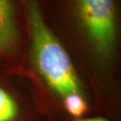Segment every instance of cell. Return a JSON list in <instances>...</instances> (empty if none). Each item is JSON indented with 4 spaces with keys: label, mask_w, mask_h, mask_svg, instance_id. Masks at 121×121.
<instances>
[{
    "label": "cell",
    "mask_w": 121,
    "mask_h": 121,
    "mask_svg": "<svg viewBox=\"0 0 121 121\" xmlns=\"http://www.w3.org/2000/svg\"><path fill=\"white\" fill-rule=\"evenodd\" d=\"M75 24L101 56L112 52L118 30V0H64Z\"/></svg>",
    "instance_id": "6da1fadb"
},
{
    "label": "cell",
    "mask_w": 121,
    "mask_h": 121,
    "mask_svg": "<svg viewBox=\"0 0 121 121\" xmlns=\"http://www.w3.org/2000/svg\"><path fill=\"white\" fill-rule=\"evenodd\" d=\"M0 121H24V116L13 96L0 84Z\"/></svg>",
    "instance_id": "3957f363"
},
{
    "label": "cell",
    "mask_w": 121,
    "mask_h": 121,
    "mask_svg": "<svg viewBox=\"0 0 121 121\" xmlns=\"http://www.w3.org/2000/svg\"><path fill=\"white\" fill-rule=\"evenodd\" d=\"M18 0H0V64L14 51L20 36Z\"/></svg>",
    "instance_id": "7a4b0ae2"
},
{
    "label": "cell",
    "mask_w": 121,
    "mask_h": 121,
    "mask_svg": "<svg viewBox=\"0 0 121 121\" xmlns=\"http://www.w3.org/2000/svg\"><path fill=\"white\" fill-rule=\"evenodd\" d=\"M65 110L73 120L84 118L88 111V106L81 93H70L63 97Z\"/></svg>",
    "instance_id": "277c9868"
},
{
    "label": "cell",
    "mask_w": 121,
    "mask_h": 121,
    "mask_svg": "<svg viewBox=\"0 0 121 121\" xmlns=\"http://www.w3.org/2000/svg\"><path fill=\"white\" fill-rule=\"evenodd\" d=\"M71 121H110L107 118L102 117H92V118H84L78 120H73Z\"/></svg>",
    "instance_id": "5b68a950"
}]
</instances>
